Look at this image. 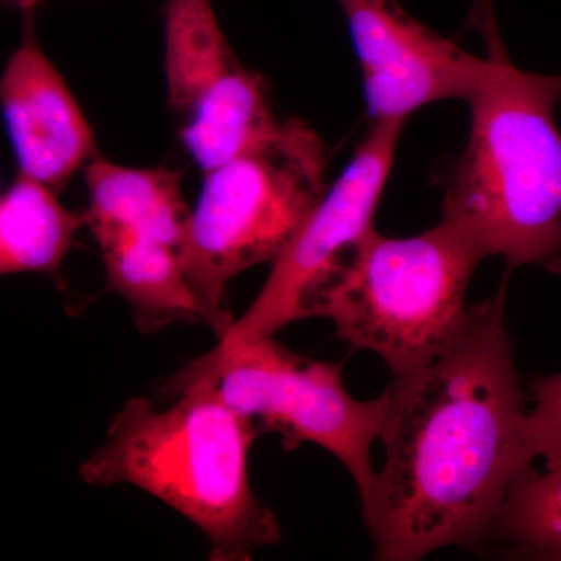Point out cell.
Instances as JSON below:
<instances>
[{
	"label": "cell",
	"mask_w": 561,
	"mask_h": 561,
	"mask_svg": "<svg viewBox=\"0 0 561 561\" xmlns=\"http://www.w3.org/2000/svg\"><path fill=\"white\" fill-rule=\"evenodd\" d=\"M507 276L470 306L448 348L389 387L386 461L362 502L376 560L415 561L448 546L479 551L534 460L505 328Z\"/></svg>",
	"instance_id": "1"
},
{
	"label": "cell",
	"mask_w": 561,
	"mask_h": 561,
	"mask_svg": "<svg viewBox=\"0 0 561 561\" xmlns=\"http://www.w3.org/2000/svg\"><path fill=\"white\" fill-rule=\"evenodd\" d=\"M472 21L485 39L489 73L471 95V130L446 179L442 217L463 228L483 256L508 273H561V77L516 68L494 20L479 0Z\"/></svg>",
	"instance_id": "2"
},
{
	"label": "cell",
	"mask_w": 561,
	"mask_h": 561,
	"mask_svg": "<svg viewBox=\"0 0 561 561\" xmlns=\"http://www.w3.org/2000/svg\"><path fill=\"white\" fill-rule=\"evenodd\" d=\"M175 394L162 409L146 398L128 401L101 448L81 465V479L138 486L206 535L210 560H250L280 540L275 513L250 482V449L261 430L232 411L210 382Z\"/></svg>",
	"instance_id": "3"
},
{
	"label": "cell",
	"mask_w": 561,
	"mask_h": 561,
	"mask_svg": "<svg viewBox=\"0 0 561 561\" xmlns=\"http://www.w3.org/2000/svg\"><path fill=\"white\" fill-rule=\"evenodd\" d=\"M482 250L448 219L412 238L373 228L317 291L309 317L331 320L353 348L378 354L393 378L448 348L468 320V284Z\"/></svg>",
	"instance_id": "4"
},
{
	"label": "cell",
	"mask_w": 561,
	"mask_h": 561,
	"mask_svg": "<svg viewBox=\"0 0 561 561\" xmlns=\"http://www.w3.org/2000/svg\"><path fill=\"white\" fill-rule=\"evenodd\" d=\"M327 150L300 119L278 127L220 168L205 173L181 250L192 289L221 319L232 321V278L275 262L327 194Z\"/></svg>",
	"instance_id": "5"
},
{
	"label": "cell",
	"mask_w": 561,
	"mask_h": 561,
	"mask_svg": "<svg viewBox=\"0 0 561 561\" xmlns=\"http://www.w3.org/2000/svg\"><path fill=\"white\" fill-rule=\"evenodd\" d=\"M198 381L213 383L232 411L261 431L276 432L284 451L313 443L337 457L367 501L375 478L370 449L381 438L389 389L373 401L354 400L339 365L300 356L273 335L210 351L173 375L164 391L175 394Z\"/></svg>",
	"instance_id": "6"
},
{
	"label": "cell",
	"mask_w": 561,
	"mask_h": 561,
	"mask_svg": "<svg viewBox=\"0 0 561 561\" xmlns=\"http://www.w3.org/2000/svg\"><path fill=\"white\" fill-rule=\"evenodd\" d=\"M404 122H373L341 179L328 187L297 238L273 262L257 297L214 350L227 351L271 337L291 321L308 319L317 291L341 267L354 245L375 228L373 220Z\"/></svg>",
	"instance_id": "7"
},
{
	"label": "cell",
	"mask_w": 561,
	"mask_h": 561,
	"mask_svg": "<svg viewBox=\"0 0 561 561\" xmlns=\"http://www.w3.org/2000/svg\"><path fill=\"white\" fill-rule=\"evenodd\" d=\"M337 2L359 58L373 121H405L421 106L448 99L468 102L489 73V57L443 38L398 0Z\"/></svg>",
	"instance_id": "8"
},
{
	"label": "cell",
	"mask_w": 561,
	"mask_h": 561,
	"mask_svg": "<svg viewBox=\"0 0 561 561\" xmlns=\"http://www.w3.org/2000/svg\"><path fill=\"white\" fill-rule=\"evenodd\" d=\"M22 41L0 76V110L20 175L57 192L98 154L90 122L41 49L35 11L22 13Z\"/></svg>",
	"instance_id": "9"
},
{
	"label": "cell",
	"mask_w": 561,
	"mask_h": 561,
	"mask_svg": "<svg viewBox=\"0 0 561 561\" xmlns=\"http://www.w3.org/2000/svg\"><path fill=\"white\" fill-rule=\"evenodd\" d=\"M101 249L106 287L128 302L140 332H157L173 323H205L219 341L232 327L208 308L192 289L173 247L119 228L92 230Z\"/></svg>",
	"instance_id": "10"
},
{
	"label": "cell",
	"mask_w": 561,
	"mask_h": 561,
	"mask_svg": "<svg viewBox=\"0 0 561 561\" xmlns=\"http://www.w3.org/2000/svg\"><path fill=\"white\" fill-rule=\"evenodd\" d=\"M84 214L90 230L119 228L149 236L183 250L191 209L181 195L179 172L168 168L138 169L95 154L87 168Z\"/></svg>",
	"instance_id": "11"
},
{
	"label": "cell",
	"mask_w": 561,
	"mask_h": 561,
	"mask_svg": "<svg viewBox=\"0 0 561 561\" xmlns=\"http://www.w3.org/2000/svg\"><path fill=\"white\" fill-rule=\"evenodd\" d=\"M241 68L210 0H168L165 83L169 105L181 121Z\"/></svg>",
	"instance_id": "12"
},
{
	"label": "cell",
	"mask_w": 561,
	"mask_h": 561,
	"mask_svg": "<svg viewBox=\"0 0 561 561\" xmlns=\"http://www.w3.org/2000/svg\"><path fill=\"white\" fill-rule=\"evenodd\" d=\"M278 124L264 77L242 66L181 121L179 136L195 164L208 173L271 135Z\"/></svg>",
	"instance_id": "13"
},
{
	"label": "cell",
	"mask_w": 561,
	"mask_h": 561,
	"mask_svg": "<svg viewBox=\"0 0 561 561\" xmlns=\"http://www.w3.org/2000/svg\"><path fill=\"white\" fill-rule=\"evenodd\" d=\"M84 224L54 190L20 175L0 197V276L33 272L57 279Z\"/></svg>",
	"instance_id": "14"
},
{
	"label": "cell",
	"mask_w": 561,
	"mask_h": 561,
	"mask_svg": "<svg viewBox=\"0 0 561 561\" xmlns=\"http://www.w3.org/2000/svg\"><path fill=\"white\" fill-rule=\"evenodd\" d=\"M491 535L508 551L561 561V465L527 467L513 482Z\"/></svg>",
	"instance_id": "15"
},
{
	"label": "cell",
	"mask_w": 561,
	"mask_h": 561,
	"mask_svg": "<svg viewBox=\"0 0 561 561\" xmlns=\"http://www.w3.org/2000/svg\"><path fill=\"white\" fill-rule=\"evenodd\" d=\"M534 408L526 413V443L531 459L545 468L561 465V371L530 383Z\"/></svg>",
	"instance_id": "16"
},
{
	"label": "cell",
	"mask_w": 561,
	"mask_h": 561,
	"mask_svg": "<svg viewBox=\"0 0 561 561\" xmlns=\"http://www.w3.org/2000/svg\"><path fill=\"white\" fill-rule=\"evenodd\" d=\"M43 0H0V7L10 10H20L21 13L25 11H35L38 9L39 3Z\"/></svg>",
	"instance_id": "17"
}]
</instances>
